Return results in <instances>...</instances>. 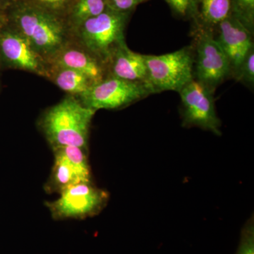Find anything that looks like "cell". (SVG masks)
Segmentation results:
<instances>
[{
	"label": "cell",
	"mask_w": 254,
	"mask_h": 254,
	"mask_svg": "<svg viewBox=\"0 0 254 254\" xmlns=\"http://www.w3.org/2000/svg\"><path fill=\"white\" fill-rule=\"evenodd\" d=\"M54 163L45 189L46 192L60 193L80 183L92 182L88 150L75 146L53 148Z\"/></svg>",
	"instance_id": "8"
},
{
	"label": "cell",
	"mask_w": 254,
	"mask_h": 254,
	"mask_svg": "<svg viewBox=\"0 0 254 254\" xmlns=\"http://www.w3.org/2000/svg\"><path fill=\"white\" fill-rule=\"evenodd\" d=\"M28 4L66 18L68 11L77 0H23Z\"/></svg>",
	"instance_id": "18"
},
{
	"label": "cell",
	"mask_w": 254,
	"mask_h": 254,
	"mask_svg": "<svg viewBox=\"0 0 254 254\" xmlns=\"http://www.w3.org/2000/svg\"><path fill=\"white\" fill-rule=\"evenodd\" d=\"M60 89L73 96L86 93L95 83L83 73L71 68L50 66L49 78Z\"/></svg>",
	"instance_id": "14"
},
{
	"label": "cell",
	"mask_w": 254,
	"mask_h": 254,
	"mask_svg": "<svg viewBox=\"0 0 254 254\" xmlns=\"http://www.w3.org/2000/svg\"><path fill=\"white\" fill-rule=\"evenodd\" d=\"M5 21H6V15L5 14L0 15V31H1L3 25L4 24Z\"/></svg>",
	"instance_id": "24"
},
{
	"label": "cell",
	"mask_w": 254,
	"mask_h": 254,
	"mask_svg": "<svg viewBox=\"0 0 254 254\" xmlns=\"http://www.w3.org/2000/svg\"><path fill=\"white\" fill-rule=\"evenodd\" d=\"M10 5L11 4L7 1H4V0H0V15L4 14Z\"/></svg>",
	"instance_id": "23"
},
{
	"label": "cell",
	"mask_w": 254,
	"mask_h": 254,
	"mask_svg": "<svg viewBox=\"0 0 254 254\" xmlns=\"http://www.w3.org/2000/svg\"><path fill=\"white\" fill-rule=\"evenodd\" d=\"M176 14L185 16L195 14L196 0H165Z\"/></svg>",
	"instance_id": "22"
},
{
	"label": "cell",
	"mask_w": 254,
	"mask_h": 254,
	"mask_svg": "<svg viewBox=\"0 0 254 254\" xmlns=\"http://www.w3.org/2000/svg\"><path fill=\"white\" fill-rule=\"evenodd\" d=\"M230 14L254 35V0H230Z\"/></svg>",
	"instance_id": "17"
},
{
	"label": "cell",
	"mask_w": 254,
	"mask_h": 254,
	"mask_svg": "<svg viewBox=\"0 0 254 254\" xmlns=\"http://www.w3.org/2000/svg\"><path fill=\"white\" fill-rule=\"evenodd\" d=\"M0 58L8 66L48 79L50 64L6 21L0 31Z\"/></svg>",
	"instance_id": "10"
},
{
	"label": "cell",
	"mask_w": 254,
	"mask_h": 254,
	"mask_svg": "<svg viewBox=\"0 0 254 254\" xmlns=\"http://www.w3.org/2000/svg\"><path fill=\"white\" fill-rule=\"evenodd\" d=\"M6 21L17 30L47 63L72 39L65 18L18 0L5 13Z\"/></svg>",
	"instance_id": "1"
},
{
	"label": "cell",
	"mask_w": 254,
	"mask_h": 254,
	"mask_svg": "<svg viewBox=\"0 0 254 254\" xmlns=\"http://www.w3.org/2000/svg\"><path fill=\"white\" fill-rule=\"evenodd\" d=\"M242 82L247 86L252 87L254 84V48L250 50V53L241 64L234 77Z\"/></svg>",
	"instance_id": "19"
},
{
	"label": "cell",
	"mask_w": 254,
	"mask_h": 254,
	"mask_svg": "<svg viewBox=\"0 0 254 254\" xmlns=\"http://www.w3.org/2000/svg\"><path fill=\"white\" fill-rule=\"evenodd\" d=\"M130 14L107 8L75 28L72 38L106 66L115 52L126 43L125 32Z\"/></svg>",
	"instance_id": "3"
},
{
	"label": "cell",
	"mask_w": 254,
	"mask_h": 254,
	"mask_svg": "<svg viewBox=\"0 0 254 254\" xmlns=\"http://www.w3.org/2000/svg\"><path fill=\"white\" fill-rule=\"evenodd\" d=\"M213 93L195 79L192 80L179 92L181 98L184 127H199L215 134H221V123L215 110Z\"/></svg>",
	"instance_id": "9"
},
{
	"label": "cell",
	"mask_w": 254,
	"mask_h": 254,
	"mask_svg": "<svg viewBox=\"0 0 254 254\" xmlns=\"http://www.w3.org/2000/svg\"><path fill=\"white\" fill-rule=\"evenodd\" d=\"M148 84L155 93L180 92L194 79V51L187 46L173 53L144 55Z\"/></svg>",
	"instance_id": "4"
},
{
	"label": "cell",
	"mask_w": 254,
	"mask_h": 254,
	"mask_svg": "<svg viewBox=\"0 0 254 254\" xmlns=\"http://www.w3.org/2000/svg\"><path fill=\"white\" fill-rule=\"evenodd\" d=\"M154 93L143 83L108 76L76 98L87 108L97 112L122 109Z\"/></svg>",
	"instance_id": "7"
},
{
	"label": "cell",
	"mask_w": 254,
	"mask_h": 254,
	"mask_svg": "<svg viewBox=\"0 0 254 254\" xmlns=\"http://www.w3.org/2000/svg\"><path fill=\"white\" fill-rule=\"evenodd\" d=\"M215 29L218 33L215 38L227 56L234 77L246 56L254 48V35L231 14Z\"/></svg>",
	"instance_id": "11"
},
{
	"label": "cell",
	"mask_w": 254,
	"mask_h": 254,
	"mask_svg": "<svg viewBox=\"0 0 254 254\" xmlns=\"http://www.w3.org/2000/svg\"><path fill=\"white\" fill-rule=\"evenodd\" d=\"M193 33L194 79L214 92L232 76L230 63L213 31L195 24Z\"/></svg>",
	"instance_id": "5"
},
{
	"label": "cell",
	"mask_w": 254,
	"mask_h": 254,
	"mask_svg": "<svg viewBox=\"0 0 254 254\" xmlns=\"http://www.w3.org/2000/svg\"><path fill=\"white\" fill-rule=\"evenodd\" d=\"M148 0H106L107 8L121 13H131L138 5Z\"/></svg>",
	"instance_id": "21"
},
{
	"label": "cell",
	"mask_w": 254,
	"mask_h": 254,
	"mask_svg": "<svg viewBox=\"0 0 254 254\" xmlns=\"http://www.w3.org/2000/svg\"><path fill=\"white\" fill-rule=\"evenodd\" d=\"M237 254H254V230L253 222H250L242 232L240 248Z\"/></svg>",
	"instance_id": "20"
},
{
	"label": "cell",
	"mask_w": 254,
	"mask_h": 254,
	"mask_svg": "<svg viewBox=\"0 0 254 254\" xmlns=\"http://www.w3.org/2000/svg\"><path fill=\"white\" fill-rule=\"evenodd\" d=\"M230 15V0H196L195 24L214 31Z\"/></svg>",
	"instance_id": "15"
},
{
	"label": "cell",
	"mask_w": 254,
	"mask_h": 254,
	"mask_svg": "<svg viewBox=\"0 0 254 254\" xmlns=\"http://www.w3.org/2000/svg\"><path fill=\"white\" fill-rule=\"evenodd\" d=\"M49 64L76 70L86 75L95 83L108 76V71L104 64L73 38L50 60Z\"/></svg>",
	"instance_id": "12"
},
{
	"label": "cell",
	"mask_w": 254,
	"mask_h": 254,
	"mask_svg": "<svg viewBox=\"0 0 254 254\" xmlns=\"http://www.w3.org/2000/svg\"><path fill=\"white\" fill-rule=\"evenodd\" d=\"M106 66L108 76L143 83L151 88L148 84L144 55L132 51L127 43L115 52Z\"/></svg>",
	"instance_id": "13"
},
{
	"label": "cell",
	"mask_w": 254,
	"mask_h": 254,
	"mask_svg": "<svg viewBox=\"0 0 254 254\" xmlns=\"http://www.w3.org/2000/svg\"><path fill=\"white\" fill-rule=\"evenodd\" d=\"M4 1H7V2L10 3V4H12V3L15 2V1H17L18 0H4Z\"/></svg>",
	"instance_id": "25"
},
{
	"label": "cell",
	"mask_w": 254,
	"mask_h": 254,
	"mask_svg": "<svg viewBox=\"0 0 254 254\" xmlns=\"http://www.w3.org/2000/svg\"><path fill=\"white\" fill-rule=\"evenodd\" d=\"M58 199L46 202L54 220H83L98 215L109 200V193L92 182L77 184L65 189Z\"/></svg>",
	"instance_id": "6"
},
{
	"label": "cell",
	"mask_w": 254,
	"mask_h": 254,
	"mask_svg": "<svg viewBox=\"0 0 254 254\" xmlns=\"http://www.w3.org/2000/svg\"><path fill=\"white\" fill-rule=\"evenodd\" d=\"M106 9V0H77L68 11L66 21L72 32L87 20L98 16Z\"/></svg>",
	"instance_id": "16"
},
{
	"label": "cell",
	"mask_w": 254,
	"mask_h": 254,
	"mask_svg": "<svg viewBox=\"0 0 254 254\" xmlns=\"http://www.w3.org/2000/svg\"><path fill=\"white\" fill-rule=\"evenodd\" d=\"M95 113L76 96L68 95L43 112L38 125L52 149L75 146L88 150L90 129Z\"/></svg>",
	"instance_id": "2"
}]
</instances>
